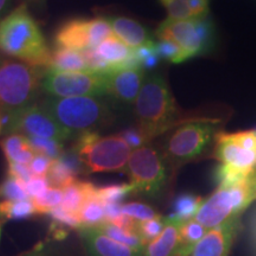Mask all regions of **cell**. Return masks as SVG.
Here are the masks:
<instances>
[{
  "label": "cell",
  "instance_id": "8992f818",
  "mask_svg": "<svg viewBox=\"0 0 256 256\" xmlns=\"http://www.w3.org/2000/svg\"><path fill=\"white\" fill-rule=\"evenodd\" d=\"M72 150L78 154L88 174L124 171L133 152L120 134L102 138L98 132L80 134Z\"/></svg>",
  "mask_w": 256,
  "mask_h": 256
},
{
  "label": "cell",
  "instance_id": "b9f144b4",
  "mask_svg": "<svg viewBox=\"0 0 256 256\" xmlns=\"http://www.w3.org/2000/svg\"><path fill=\"white\" fill-rule=\"evenodd\" d=\"M8 176H11V177L17 178L25 184L34 178V174H32L28 165L17 164V162H8Z\"/></svg>",
  "mask_w": 256,
  "mask_h": 256
},
{
  "label": "cell",
  "instance_id": "d6a6232c",
  "mask_svg": "<svg viewBox=\"0 0 256 256\" xmlns=\"http://www.w3.org/2000/svg\"><path fill=\"white\" fill-rule=\"evenodd\" d=\"M30 142L32 148L38 154H43L49 156L50 159L56 160L60 158V156L64 153L63 142H57L52 139H44V138H28Z\"/></svg>",
  "mask_w": 256,
  "mask_h": 256
},
{
  "label": "cell",
  "instance_id": "9a60e30c",
  "mask_svg": "<svg viewBox=\"0 0 256 256\" xmlns=\"http://www.w3.org/2000/svg\"><path fill=\"white\" fill-rule=\"evenodd\" d=\"M238 226V218H232L218 228L209 230L191 256H228Z\"/></svg>",
  "mask_w": 256,
  "mask_h": 256
},
{
  "label": "cell",
  "instance_id": "7402d4cb",
  "mask_svg": "<svg viewBox=\"0 0 256 256\" xmlns=\"http://www.w3.org/2000/svg\"><path fill=\"white\" fill-rule=\"evenodd\" d=\"M208 232L209 230L204 228L196 220H191L184 223L180 228L179 244L176 256H191L194 248L204 238Z\"/></svg>",
  "mask_w": 256,
  "mask_h": 256
},
{
  "label": "cell",
  "instance_id": "277c9868",
  "mask_svg": "<svg viewBox=\"0 0 256 256\" xmlns=\"http://www.w3.org/2000/svg\"><path fill=\"white\" fill-rule=\"evenodd\" d=\"M220 132L218 119L186 120L170 130L162 153L172 168H180L202 158L210 147L214 148Z\"/></svg>",
  "mask_w": 256,
  "mask_h": 256
},
{
  "label": "cell",
  "instance_id": "7a4b0ae2",
  "mask_svg": "<svg viewBox=\"0 0 256 256\" xmlns=\"http://www.w3.org/2000/svg\"><path fill=\"white\" fill-rule=\"evenodd\" d=\"M138 128L147 142L183 124L182 110L166 80L153 74L145 80L136 101Z\"/></svg>",
  "mask_w": 256,
  "mask_h": 256
},
{
  "label": "cell",
  "instance_id": "ee69618b",
  "mask_svg": "<svg viewBox=\"0 0 256 256\" xmlns=\"http://www.w3.org/2000/svg\"><path fill=\"white\" fill-rule=\"evenodd\" d=\"M49 232H50L49 238L54 240V241H56V242L63 241V240H66V236H68V230L66 229V226H60V224L56 223V222L51 223Z\"/></svg>",
  "mask_w": 256,
  "mask_h": 256
},
{
  "label": "cell",
  "instance_id": "44dd1931",
  "mask_svg": "<svg viewBox=\"0 0 256 256\" xmlns=\"http://www.w3.org/2000/svg\"><path fill=\"white\" fill-rule=\"evenodd\" d=\"M96 191L98 186L89 182L78 180L76 183L64 188V200L62 206L70 212L78 214L81 208L90 200H98L96 198Z\"/></svg>",
  "mask_w": 256,
  "mask_h": 256
},
{
  "label": "cell",
  "instance_id": "3957f363",
  "mask_svg": "<svg viewBox=\"0 0 256 256\" xmlns=\"http://www.w3.org/2000/svg\"><path fill=\"white\" fill-rule=\"evenodd\" d=\"M46 74L44 68L20 60L2 62L0 66V113L4 116L5 130L14 115L37 104Z\"/></svg>",
  "mask_w": 256,
  "mask_h": 256
},
{
  "label": "cell",
  "instance_id": "f6af8a7d",
  "mask_svg": "<svg viewBox=\"0 0 256 256\" xmlns=\"http://www.w3.org/2000/svg\"><path fill=\"white\" fill-rule=\"evenodd\" d=\"M104 208L107 222H112L113 220L122 215V212H121V204H104Z\"/></svg>",
  "mask_w": 256,
  "mask_h": 256
},
{
  "label": "cell",
  "instance_id": "83f0119b",
  "mask_svg": "<svg viewBox=\"0 0 256 256\" xmlns=\"http://www.w3.org/2000/svg\"><path fill=\"white\" fill-rule=\"evenodd\" d=\"M134 194L132 184H113L98 188L96 198L104 204H121L128 196Z\"/></svg>",
  "mask_w": 256,
  "mask_h": 256
},
{
  "label": "cell",
  "instance_id": "d590c367",
  "mask_svg": "<svg viewBox=\"0 0 256 256\" xmlns=\"http://www.w3.org/2000/svg\"><path fill=\"white\" fill-rule=\"evenodd\" d=\"M168 14V18L174 20H185L194 18L188 6V0H160Z\"/></svg>",
  "mask_w": 256,
  "mask_h": 256
},
{
  "label": "cell",
  "instance_id": "ba28073f",
  "mask_svg": "<svg viewBox=\"0 0 256 256\" xmlns=\"http://www.w3.org/2000/svg\"><path fill=\"white\" fill-rule=\"evenodd\" d=\"M164 153L147 145L132 152L127 165L134 194L156 198L165 190L170 179V168Z\"/></svg>",
  "mask_w": 256,
  "mask_h": 256
},
{
  "label": "cell",
  "instance_id": "c3c4849f",
  "mask_svg": "<svg viewBox=\"0 0 256 256\" xmlns=\"http://www.w3.org/2000/svg\"><path fill=\"white\" fill-rule=\"evenodd\" d=\"M5 132V122H4V116L0 113V136Z\"/></svg>",
  "mask_w": 256,
  "mask_h": 256
},
{
  "label": "cell",
  "instance_id": "484cf974",
  "mask_svg": "<svg viewBox=\"0 0 256 256\" xmlns=\"http://www.w3.org/2000/svg\"><path fill=\"white\" fill-rule=\"evenodd\" d=\"M78 218L82 226H96L107 222L104 204L98 200H90L78 211Z\"/></svg>",
  "mask_w": 256,
  "mask_h": 256
},
{
  "label": "cell",
  "instance_id": "f546056e",
  "mask_svg": "<svg viewBox=\"0 0 256 256\" xmlns=\"http://www.w3.org/2000/svg\"><path fill=\"white\" fill-rule=\"evenodd\" d=\"M166 226V218L162 216H158L156 218L145 220V222H138L136 232L142 241L148 246L150 243L154 241L162 235Z\"/></svg>",
  "mask_w": 256,
  "mask_h": 256
},
{
  "label": "cell",
  "instance_id": "e575fe53",
  "mask_svg": "<svg viewBox=\"0 0 256 256\" xmlns=\"http://www.w3.org/2000/svg\"><path fill=\"white\" fill-rule=\"evenodd\" d=\"M121 212L124 215L132 217L133 220H138V222H145V220H150L160 216L156 214V211L147 204L144 203H127L121 206Z\"/></svg>",
  "mask_w": 256,
  "mask_h": 256
},
{
  "label": "cell",
  "instance_id": "f1b7e54d",
  "mask_svg": "<svg viewBox=\"0 0 256 256\" xmlns=\"http://www.w3.org/2000/svg\"><path fill=\"white\" fill-rule=\"evenodd\" d=\"M255 172H244L241 171V170L234 168L229 165L220 164V166H217V168L215 170L214 178H215L218 186H234V185L246 180V179L250 177V176L252 174H255Z\"/></svg>",
  "mask_w": 256,
  "mask_h": 256
},
{
  "label": "cell",
  "instance_id": "816d5d0a",
  "mask_svg": "<svg viewBox=\"0 0 256 256\" xmlns=\"http://www.w3.org/2000/svg\"><path fill=\"white\" fill-rule=\"evenodd\" d=\"M2 60H0V66H2Z\"/></svg>",
  "mask_w": 256,
  "mask_h": 256
},
{
  "label": "cell",
  "instance_id": "ab89813d",
  "mask_svg": "<svg viewBox=\"0 0 256 256\" xmlns=\"http://www.w3.org/2000/svg\"><path fill=\"white\" fill-rule=\"evenodd\" d=\"M119 134L122 136V139L130 145V147L133 151L142 148V146L150 144L147 142V140L145 139V136H142V133L140 132L139 128H128V130H124V132H121Z\"/></svg>",
  "mask_w": 256,
  "mask_h": 256
},
{
  "label": "cell",
  "instance_id": "ffe728a7",
  "mask_svg": "<svg viewBox=\"0 0 256 256\" xmlns=\"http://www.w3.org/2000/svg\"><path fill=\"white\" fill-rule=\"evenodd\" d=\"M0 147L8 162L30 165L37 154L32 148L28 136L23 134H10L0 142Z\"/></svg>",
  "mask_w": 256,
  "mask_h": 256
},
{
  "label": "cell",
  "instance_id": "603a6c76",
  "mask_svg": "<svg viewBox=\"0 0 256 256\" xmlns=\"http://www.w3.org/2000/svg\"><path fill=\"white\" fill-rule=\"evenodd\" d=\"M204 200L200 196L192 194H179L172 206V214L168 216V220L179 223H186L188 220H194L200 211Z\"/></svg>",
  "mask_w": 256,
  "mask_h": 256
},
{
  "label": "cell",
  "instance_id": "7dc6e473",
  "mask_svg": "<svg viewBox=\"0 0 256 256\" xmlns=\"http://www.w3.org/2000/svg\"><path fill=\"white\" fill-rule=\"evenodd\" d=\"M10 4H11V0H0V16L8 8Z\"/></svg>",
  "mask_w": 256,
  "mask_h": 256
},
{
  "label": "cell",
  "instance_id": "7c38bea8",
  "mask_svg": "<svg viewBox=\"0 0 256 256\" xmlns=\"http://www.w3.org/2000/svg\"><path fill=\"white\" fill-rule=\"evenodd\" d=\"M212 156L223 165H229L244 172L256 171V151L243 147L235 139L234 133L220 132L217 136Z\"/></svg>",
  "mask_w": 256,
  "mask_h": 256
},
{
  "label": "cell",
  "instance_id": "e0dca14e",
  "mask_svg": "<svg viewBox=\"0 0 256 256\" xmlns=\"http://www.w3.org/2000/svg\"><path fill=\"white\" fill-rule=\"evenodd\" d=\"M108 20L113 28L114 36H116L132 49L154 42L150 31L142 23L132 18L119 16V17H108Z\"/></svg>",
  "mask_w": 256,
  "mask_h": 256
},
{
  "label": "cell",
  "instance_id": "74e56055",
  "mask_svg": "<svg viewBox=\"0 0 256 256\" xmlns=\"http://www.w3.org/2000/svg\"><path fill=\"white\" fill-rule=\"evenodd\" d=\"M60 248L58 242L48 238L34 246L30 250L23 252L17 256H60Z\"/></svg>",
  "mask_w": 256,
  "mask_h": 256
},
{
  "label": "cell",
  "instance_id": "ac0fdd59",
  "mask_svg": "<svg viewBox=\"0 0 256 256\" xmlns=\"http://www.w3.org/2000/svg\"><path fill=\"white\" fill-rule=\"evenodd\" d=\"M166 218V226L162 235L150 243L145 249L144 256H176L179 244L180 228L184 223L174 222Z\"/></svg>",
  "mask_w": 256,
  "mask_h": 256
},
{
  "label": "cell",
  "instance_id": "bcb514c9",
  "mask_svg": "<svg viewBox=\"0 0 256 256\" xmlns=\"http://www.w3.org/2000/svg\"><path fill=\"white\" fill-rule=\"evenodd\" d=\"M160 60H162V58H160L158 52L156 51L154 54H152L151 56H148L145 60H144L142 64V68L144 70H148V72H151V70H154L156 66H159Z\"/></svg>",
  "mask_w": 256,
  "mask_h": 256
},
{
  "label": "cell",
  "instance_id": "60d3db41",
  "mask_svg": "<svg viewBox=\"0 0 256 256\" xmlns=\"http://www.w3.org/2000/svg\"><path fill=\"white\" fill-rule=\"evenodd\" d=\"M54 160L50 159L49 156H43V154H36L34 160L31 162V164L28 165L32 174L34 176H40V177H46L49 174L51 165H52Z\"/></svg>",
  "mask_w": 256,
  "mask_h": 256
},
{
  "label": "cell",
  "instance_id": "2e32d148",
  "mask_svg": "<svg viewBox=\"0 0 256 256\" xmlns=\"http://www.w3.org/2000/svg\"><path fill=\"white\" fill-rule=\"evenodd\" d=\"M55 46L78 51L92 49V19H72L55 34Z\"/></svg>",
  "mask_w": 256,
  "mask_h": 256
},
{
  "label": "cell",
  "instance_id": "f907efd6",
  "mask_svg": "<svg viewBox=\"0 0 256 256\" xmlns=\"http://www.w3.org/2000/svg\"><path fill=\"white\" fill-rule=\"evenodd\" d=\"M0 218H2V212H0Z\"/></svg>",
  "mask_w": 256,
  "mask_h": 256
},
{
  "label": "cell",
  "instance_id": "1f68e13d",
  "mask_svg": "<svg viewBox=\"0 0 256 256\" xmlns=\"http://www.w3.org/2000/svg\"><path fill=\"white\" fill-rule=\"evenodd\" d=\"M0 200H30L25 190V183L19 179L8 176L0 183Z\"/></svg>",
  "mask_w": 256,
  "mask_h": 256
},
{
  "label": "cell",
  "instance_id": "cb8c5ba5",
  "mask_svg": "<svg viewBox=\"0 0 256 256\" xmlns=\"http://www.w3.org/2000/svg\"><path fill=\"white\" fill-rule=\"evenodd\" d=\"M96 228L100 229L102 232H104L106 235L110 236V238L115 240V241L122 243V244L128 246V247L133 249H136L139 252H145V249L147 247L146 243L142 241V238L136 232L120 228V226H114V224L110 222L102 223L101 226H96Z\"/></svg>",
  "mask_w": 256,
  "mask_h": 256
},
{
  "label": "cell",
  "instance_id": "9c48e42d",
  "mask_svg": "<svg viewBox=\"0 0 256 256\" xmlns=\"http://www.w3.org/2000/svg\"><path fill=\"white\" fill-rule=\"evenodd\" d=\"M156 36L158 40L174 42L188 60L206 55L215 43V30L208 16L185 20L168 18L159 25Z\"/></svg>",
  "mask_w": 256,
  "mask_h": 256
},
{
  "label": "cell",
  "instance_id": "5b68a950",
  "mask_svg": "<svg viewBox=\"0 0 256 256\" xmlns=\"http://www.w3.org/2000/svg\"><path fill=\"white\" fill-rule=\"evenodd\" d=\"M55 120L72 136L84 132H96L113 120L110 108L98 98H54L40 102Z\"/></svg>",
  "mask_w": 256,
  "mask_h": 256
},
{
  "label": "cell",
  "instance_id": "681fc988",
  "mask_svg": "<svg viewBox=\"0 0 256 256\" xmlns=\"http://www.w3.org/2000/svg\"><path fill=\"white\" fill-rule=\"evenodd\" d=\"M0 238H2V224H0Z\"/></svg>",
  "mask_w": 256,
  "mask_h": 256
},
{
  "label": "cell",
  "instance_id": "d4e9b609",
  "mask_svg": "<svg viewBox=\"0 0 256 256\" xmlns=\"http://www.w3.org/2000/svg\"><path fill=\"white\" fill-rule=\"evenodd\" d=\"M0 212L5 220H22L37 216V209L32 200H4L0 203Z\"/></svg>",
  "mask_w": 256,
  "mask_h": 256
},
{
  "label": "cell",
  "instance_id": "f35d334b",
  "mask_svg": "<svg viewBox=\"0 0 256 256\" xmlns=\"http://www.w3.org/2000/svg\"><path fill=\"white\" fill-rule=\"evenodd\" d=\"M49 188L50 184L48 178L40 177V176H34L30 182L25 184V190H26L28 196L30 200H36V198L43 196Z\"/></svg>",
  "mask_w": 256,
  "mask_h": 256
},
{
  "label": "cell",
  "instance_id": "8d00e7d4",
  "mask_svg": "<svg viewBox=\"0 0 256 256\" xmlns=\"http://www.w3.org/2000/svg\"><path fill=\"white\" fill-rule=\"evenodd\" d=\"M51 218H52L54 222L60 224V226H66V228H72V229H80L82 228V223L78 218V214L70 212L66 209L60 206L56 209H54L51 212H49V215Z\"/></svg>",
  "mask_w": 256,
  "mask_h": 256
},
{
  "label": "cell",
  "instance_id": "52a82bcc",
  "mask_svg": "<svg viewBox=\"0 0 256 256\" xmlns=\"http://www.w3.org/2000/svg\"><path fill=\"white\" fill-rule=\"evenodd\" d=\"M256 200V172L234 186H218L203 202L194 217L204 228L212 230L240 215Z\"/></svg>",
  "mask_w": 256,
  "mask_h": 256
},
{
  "label": "cell",
  "instance_id": "4fadbf2b",
  "mask_svg": "<svg viewBox=\"0 0 256 256\" xmlns=\"http://www.w3.org/2000/svg\"><path fill=\"white\" fill-rule=\"evenodd\" d=\"M145 80L142 68L112 72L107 74V95L121 104H134Z\"/></svg>",
  "mask_w": 256,
  "mask_h": 256
},
{
  "label": "cell",
  "instance_id": "8fae6325",
  "mask_svg": "<svg viewBox=\"0 0 256 256\" xmlns=\"http://www.w3.org/2000/svg\"><path fill=\"white\" fill-rule=\"evenodd\" d=\"M8 134H23L31 138H44L64 142L74 138L55 120L42 104H34L28 110L14 115L5 130Z\"/></svg>",
  "mask_w": 256,
  "mask_h": 256
},
{
  "label": "cell",
  "instance_id": "30bf717a",
  "mask_svg": "<svg viewBox=\"0 0 256 256\" xmlns=\"http://www.w3.org/2000/svg\"><path fill=\"white\" fill-rule=\"evenodd\" d=\"M42 89L54 98H101L107 95V74L55 72L46 70Z\"/></svg>",
  "mask_w": 256,
  "mask_h": 256
},
{
  "label": "cell",
  "instance_id": "5bb4252c",
  "mask_svg": "<svg viewBox=\"0 0 256 256\" xmlns=\"http://www.w3.org/2000/svg\"><path fill=\"white\" fill-rule=\"evenodd\" d=\"M78 232L87 256H144V252L115 241L94 226H82Z\"/></svg>",
  "mask_w": 256,
  "mask_h": 256
},
{
  "label": "cell",
  "instance_id": "4dcf8cb0",
  "mask_svg": "<svg viewBox=\"0 0 256 256\" xmlns=\"http://www.w3.org/2000/svg\"><path fill=\"white\" fill-rule=\"evenodd\" d=\"M64 200V190L50 188L43 196L32 200L36 206L38 215H49L54 209L62 206Z\"/></svg>",
  "mask_w": 256,
  "mask_h": 256
},
{
  "label": "cell",
  "instance_id": "836d02e7",
  "mask_svg": "<svg viewBox=\"0 0 256 256\" xmlns=\"http://www.w3.org/2000/svg\"><path fill=\"white\" fill-rule=\"evenodd\" d=\"M156 50L160 58L174 64H180L188 60L182 48L172 40H158V42H156Z\"/></svg>",
  "mask_w": 256,
  "mask_h": 256
},
{
  "label": "cell",
  "instance_id": "4316f807",
  "mask_svg": "<svg viewBox=\"0 0 256 256\" xmlns=\"http://www.w3.org/2000/svg\"><path fill=\"white\" fill-rule=\"evenodd\" d=\"M46 178L51 188H60V190H64L78 180V176L69 168H66L60 159L54 160Z\"/></svg>",
  "mask_w": 256,
  "mask_h": 256
},
{
  "label": "cell",
  "instance_id": "7bdbcfd3",
  "mask_svg": "<svg viewBox=\"0 0 256 256\" xmlns=\"http://www.w3.org/2000/svg\"><path fill=\"white\" fill-rule=\"evenodd\" d=\"M188 6L194 18L204 17L209 12V2L208 0H188Z\"/></svg>",
  "mask_w": 256,
  "mask_h": 256
},
{
  "label": "cell",
  "instance_id": "6da1fadb",
  "mask_svg": "<svg viewBox=\"0 0 256 256\" xmlns=\"http://www.w3.org/2000/svg\"><path fill=\"white\" fill-rule=\"evenodd\" d=\"M0 52L40 68H49L51 51L40 24L22 4L0 20Z\"/></svg>",
  "mask_w": 256,
  "mask_h": 256
},
{
  "label": "cell",
  "instance_id": "d6986e66",
  "mask_svg": "<svg viewBox=\"0 0 256 256\" xmlns=\"http://www.w3.org/2000/svg\"><path fill=\"white\" fill-rule=\"evenodd\" d=\"M49 72H90L82 51L56 48L51 52Z\"/></svg>",
  "mask_w": 256,
  "mask_h": 256
}]
</instances>
